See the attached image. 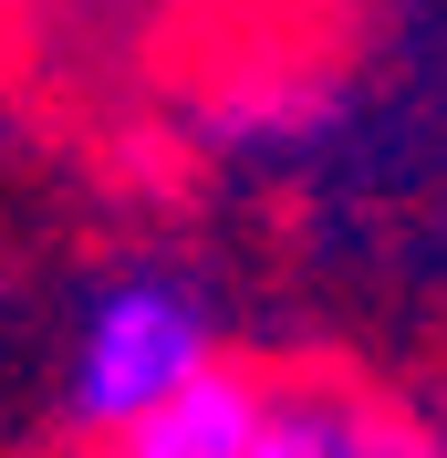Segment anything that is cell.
<instances>
[{
  "instance_id": "cell-1",
  "label": "cell",
  "mask_w": 447,
  "mask_h": 458,
  "mask_svg": "<svg viewBox=\"0 0 447 458\" xmlns=\"http://www.w3.org/2000/svg\"><path fill=\"white\" fill-rule=\"evenodd\" d=\"M208 365H219L208 302L167 271H125L84 302V334H73V365H63V417L84 437H125Z\"/></svg>"
},
{
  "instance_id": "cell-2",
  "label": "cell",
  "mask_w": 447,
  "mask_h": 458,
  "mask_svg": "<svg viewBox=\"0 0 447 458\" xmlns=\"http://www.w3.org/2000/svg\"><path fill=\"white\" fill-rule=\"evenodd\" d=\"M271 406L281 375L260 365H208L198 386H177L156 417H136L125 437H105V458H271Z\"/></svg>"
},
{
  "instance_id": "cell-3",
  "label": "cell",
  "mask_w": 447,
  "mask_h": 458,
  "mask_svg": "<svg viewBox=\"0 0 447 458\" xmlns=\"http://www.w3.org/2000/svg\"><path fill=\"white\" fill-rule=\"evenodd\" d=\"M426 417H406L395 396H364L343 375H281L271 406V458H417Z\"/></svg>"
},
{
  "instance_id": "cell-4",
  "label": "cell",
  "mask_w": 447,
  "mask_h": 458,
  "mask_svg": "<svg viewBox=\"0 0 447 458\" xmlns=\"http://www.w3.org/2000/svg\"><path fill=\"white\" fill-rule=\"evenodd\" d=\"M312 114H323V84H302V73H240V84L208 94V136L219 146H281V136H302Z\"/></svg>"
}]
</instances>
